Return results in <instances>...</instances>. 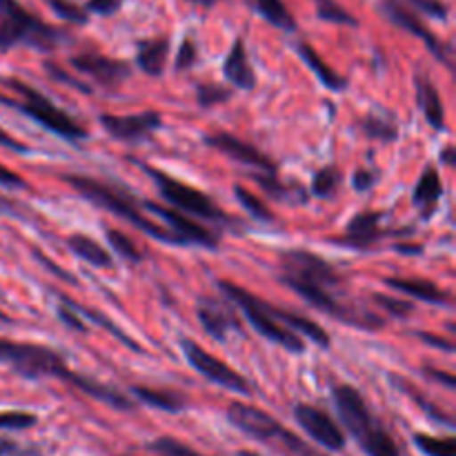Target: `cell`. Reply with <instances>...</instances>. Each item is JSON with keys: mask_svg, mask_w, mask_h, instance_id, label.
Instances as JSON below:
<instances>
[{"mask_svg": "<svg viewBox=\"0 0 456 456\" xmlns=\"http://www.w3.org/2000/svg\"><path fill=\"white\" fill-rule=\"evenodd\" d=\"M279 281L316 310L361 330H381L383 319L359 303L343 301V279L319 254L289 249L281 254Z\"/></svg>", "mask_w": 456, "mask_h": 456, "instance_id": "1", "label": "cell"}, {"mask_svg": "<svg viewBox=\"0 0 456 456\" xmlns=\"http://www.w3.org/2000/svg\"><path fill=\"white\" fill-rule=\"evenodd\" d=\"M0 363L9 365L20 377L56 379V381L67 383V386H74L78 392L96 401H102V403L111 405L114 410H125L127 412V410L134 408V403L123 392L71 370L67 361L52 347L0 338Z\"/></svg>", "mask_w": 456, "mask_h": 456, "instance_id": "2", "label": "cell"}, {"mask_svg": "<svg viewBox=\"0 0 456 456\" xmlns=\"http://www.w3.org/2000/svg\"><path fill=\"white\" fill-rule=\"evenodd\" d=\"M61 178L67 185L74 187L85 200L107 209V212H111L114 216L123 218V221H127L129 225L141 230L142 234H147L150 239L163 240V243L169 245H181V240H178L167 227H160L156 225L154 221H150V218L145 216V212H142V208H138L136 200L129 194H125L123 190H118V187L107 185V183L96 181V178L92 176H80V174H65V176Z\"/></svg>", "mask_w": 456, "mask_h": 456, "instance_id": "3", "label": "cell"}, {"mask_svg": "<svg viewBox=\"0 0 456 456\" xmlns=\"http://www.w3.org/2000/svg\"><path fill=\"white\" fill-rule=\"evenodd\" d=\"M341 423L350 432L352 439L361 445L368 456H401L390 432L377 421L370 410L368 401L363 399L356 387L338 386L332 395Z\"/></svg>", "mask_w": 456, "mask_h": 456, "instance_id": "4", "label": "cell"}, {"mask_svg": "<svg viewBox=\"0 0 456 456\" xmlns=\"http://www.w3.org/2000/svg\"><path fill=\"white\" fill-rule=\"evenodd\" d=\"M4 87L13 94V96H3L0 94V102L13 110L22 111L25 116H29L31 120L40 125V127L49 129L56 136L65 138V141L76 142L87 138V129L83 125L76 123L67 111H62L61 107L53 105L45 94H40L38 89L31 87V85L22 83L18 78H4Z\"/></svg>", "mask_w": 456, "mask_h": 456, "instance_id": "5", "label": "cell"}, {"mask_svg": "<svg viewBox=\"0 0 456 456\" xmlns=\"http://www.w3.org/2000/svg\"><path fill=\"white\" fill-rule=\"evenodd\" d=\"M65 38L61 29L22 7L18 0H0V52L25 45L38 52H52Z\"/></svg>", "mask_w": 456, "mask_h": 456, "instance_id": "6", "label": "cell"}, {"mask_svg": "<svg viewBox=\"0 0 456 456\" xmlns=\"http://www.w3.org/2000/svg\"><path fill=\"white\" fill-rule=\"evenodd\" d=\"M218 289L223 292L225 301H232L240 312H243L248 323L252 325L263 338L276 343V346L292 352V354H303V352H305V343H303V338L298 337L297 332H292V330L281 325L276 319H272L270 310H267V301L254 297L252 292L243 289L240 285L230 283V281H218Z\"/></svg>", "mask_w": 456, "mask_h": 456, "instance_id": "7", "label": "cell"}, {"mask_svg": "<svg viewBox=\"0 0 456 456\" xmlns=\"http://www.w3.org/2000/svg\"><path fill=\"white\" fill-rule=\"evenodd\" d=\"M141 167L145 169L147 176L156 183L160 196L172 205V209H181V214L185 212L187 216L191 214V216L205 218V221H216V223L230 221V216H227V214L223 212V209L218 208L208 194H203V191L196 190V187L187 185V183L178 181V178L169 176V174L160 172V169L150 167V165H141Z\"/></svg>", "mask_w": 456, "mask_h": 456, "instance_id": "8", "label": "cell"}, {"mask_svg": "<svg viewBox=\"0 0 456 456\" xmlns=\"http://www.w3.org/2000/svg\"><path fill=\"white\" fill-rule=\"evenodd\" d=\"M227 419L234 428H239L240 432H245L248 436H254L258 441H265V444H279L281 448L289 450V452L297 454V448H301L303 441L297 435L288 430L283 423L276 421L274 417H270L263 410L254 408V405L245 403H232L227 408Z\"/></svg>", "mask_w": 456, "mask_h": 456, "instance_id": "9", "label": "cell"}, {"mask_svg": "<svg viewBox=\"0 0 456 456\" xmlns=\"http://www.w3.org/2000/svg\"><path fill=\"white\" fill-rule=\"evenodd\" d=\"M181 347H183V354H185L187 363H190L191 368L200 374V377H205L208 381L216 383V386L225 387V390L236 392V395H249V383L245 381V379L240 377V374L236 372L232 365H227L225 361L216 359V356L209 354L208 350H203L199 343L187 341V338L181 343Z\"/></svg>", "mask_w": 456, "mask_h": 456, "instance_id": "10", "label": "cell"}, {"mask_svg": "<svg viewBox=\"0 0 456 456\" xmlns=\"http://www.w3.org/2000/svg\"><path fill=\"white\" fill-rule=\"evenodd\" d=\"M142 209L156 214L167 225V230L181 240V245H200V248L214 249L218 245V240H221L216 232L208 230V227L191 221L190 216H185V214L176 212L172 208H163V205L151 203V200H142Z\"/></svg>", "mask_w": 456, "mask_h": 456, "instance_id": "11", "label": "cell"}, {"mask_svg": "<svg viewBox=\"0 0 456 456\" xmlns=\"http://www.w3.org/2000/svg\"><path fill=\"white\" fill-rule=\"evenodd\" d=\"M294 419H297L298 426L312 436L319 445H323L325 450H332V452H341L346 448V435H343L341 428L337 426L332 417L328 412H323L321 408L310 403H298L294 408Z\"/></svg>", "mask_w": 456, "mask_h": 456, "instance_id": "12", "label": "cell"}, {"mask_svg": "<svg viewBox=\"0 0 456 456\" xmlns=\"http://www.w3.org/2000/svg\"><path fill=\"white\" fill-rule=\"evenodd\" d=\"M205 142H208L209 147H214L216 151H221V154L230 156L236 163L256 169L258 174H276V163L270 156H265L261 150H256L252 142L240 141L234 134H209V136H205Z\"/></svg>", "mask_w": 456, "mask_h": 456, "instance_id": "13", "label": "cell"}, {"mask_svg": "<svg viewBox=\"0 0 456 456\" xmlns=\"http://www.w3.org/2000/svg\"><path fill=\"white\" fill-rule=\"evenodd\" d=\"M71 67L80 74L89 76L96 80L102 87H118L125 80L132 76V65L125 61H116V58L102 56L96 52H83L78 56L71 58Z\"/></svg>", "mask_w": 456, "mask_h": 456, "instance_id": "14", "label": "cell"}, {"mask_svg": "<svg viewBox=\"0 0 456 456\" xmlns=\"http://www.w3.org/2000/svg\"><path fill=\"white\" fill-rule=\"evenodd\" d=\"M379 7H381L383 16H386L387 20H392L396 27H401V29L410 31V34H414L417 38H421L423 43L428 45V49H430V52L435 53L441 62H448L450 65L448 47H445V45L441 43V40L436 38V36L432 34L426 25H423L421 18H419L417 13H414L412 9L403 3V0H381V4H379Z\"/></svg>", "mask_w": 456, "mask_h": 456, "instance_id": "15", "label": "cell"}, {"mask_svg": "<svg viewBox=\"0 0 456 456\" xmlns=\"http://www.w3.org/2000/svg\"><path fill=\"white\" fill-rule=\"evenodd\" d=\"M160 114L159 111H142V114H129V116H111L102 114L101 125L110 136L116 141L125 142H141L150 138L151 134L159 132L160 127Z\"/></svg>", "mask_w": 456, "mask_h": 456, "instance_id": "16", "label": "cell"}, {"mask_svg": "<svg viewBox=\"0 0 456 456\" xmlns=\"http://www.w3.org/2000/svg\"><path fill=\"white\" fill-rule=\"evenodd\" d=\"M383 214L381 212H361L347 223L346 234L334 239V243H341L352 249H370L377 240L387 236V232L381 227Z\"/></svg>", "mask_w": 456, "mask_h": 456, "instance_id": "17", "label": "cell"}, {"mask_svg": "<svg viewBox=\"0 0 456 456\" xmlns=\"http://www.w3.org/2000/svg\"><path fill=\"white\" fill-rule=\"evenodd\" d=\"M199 323L214 341H225L230 330H239V321L236 316L227 310L221 303L212 301V298H200L199 303Z\"/></svg>", "mask_w": 456, "mask_h": 456, "instance_id": "18", "label": "cell"}, {"mask_svg": "<svg viewBox=\"0 0 456 456\" xmlns=\"http://www.w3.org/2000/svg\"><path fill=\"white\" fill-rule=\"evenodd\" d=\"M223 74L239 89H254V85H256V74H254V67L249 62L243 38H236V43L232 45L230 53L223 62Z\"/></svg>", "mask_w": 456, "mask_h": 456, "instance_id": "19", "label": "cell"}, {"mask_svg": "<svg viewBox=\"0 0 456 456\" xmlns=\"http://www.w3.org/2000/svg\"><path fill=\"white\" fill-rule=\"evenodd\" d=\"M387 288L396 289V292L405 294V297L414 298V301L432 303V305H444L450 307V294L444 292L441 288H436L432 281L426 279H399V276H390L386 279Z\"/></svg>", "mask_w": 456, "mask_h": 456, "instance_id": "20", "label": "cell"}, {"mask_svg": "<svg viewBox=\"0 0 456 456\" xmlns=\"http://www.w3.org/2000/svg\"><path fill=\"white\" fill-rule=\"evenodd\" d=\"M414 83H417V102L423 110V116H426V120L430 123L432 129L444 132L445 107H444V98H441L439 89L435 87V83H432L426 74H417Z\"/></svg>", "mask_w": 456, "mask_h": 456, "instance_id": "21", "label": "cell"}, {"mask_svg": "<svg viewBox=\"0 0 456 456\" xmlns=\"http://www.w3.org/2000/svg\"><path fill=\"white\" fill-rule=\"evenodd\" d=\"M267 310H270L272 319H276L281 325H285L288 330L297 332L298 337L312 338V341L321 347H330L328 332H325V330L321 328L319 323H314L312 319H305V316H301V314H294V312L283 310V307L270 305V303H267Z\"/></svg>", "mask_w": 456, "mask_h": 456, "instance_id": "22", "label": "cell"}, {"mask_svg": "<svg viewBox=\"0 0 456 456\" xmlns=\"http://www.w3.org/2000/svg\"><path fill=\"white\" fill-rule=\"evenodd\" d=\"M169 56V38L160 36V38L141 40L136 52V65L138 69L145 71L147 76H160L165 71Z\"/></svg>", "mask_w": 456, "mask_h": 456, "instance_id": "23", "label": "cell"}, {"mask_svg": "<svg viewBox=\"0 0 456 456\" xmlns=\"http://www.w3.org/2000/svg\"><path fill=\"white\" fill-rule=\"evenodd\" d=\"M297 52H298V56L303 58V62H305V65L314 71V76L325 85V87L332 89V92H343V89L347 87V78H343L337 69H332V67H330L328 62L321 58V53L316 52L312 45L298 43Z\"/></svg>", "mask_w": 456, "mask_h": 456, "instance_id": "24", "label": "cell"}, {"mask_svg": "<svg viewBox=\"0 0 456 456\" xmlns=\"http://www.w3.org/2000/svg\"><path fill=\"white\" fill-rule=\"evenodd\" d=\"M132 392L138 401H142V403L151 405V408H156V410H163V412L178 414L187 408L185 395H181V392H176V390L134 386Z\"/></svg>", "mask_w": 456, "mask_h": 456, "instance_id": "25", "label": "cell"}, {"mask_svg": "<svg viewBox=\"0 0 456 456\" xmlns=\"http://www.w3.org/2000/svg\"><path fill=\"white\" fill-rule=\"evenodd\" d=\"M441 194H444V183H441L439 172L435 167H428L423 172V176L419 178L417 187H414L412 200L419 209L423 212V216L430 218L432 212H435L436 203L441 200Z\"/></svg>", "mask_w": 456, "mask_h": 456, "instance_id": "26", "label": "cell"}, {"mask_svg": "<svg viewBox=\"0 0 456 456\" xmlns=\"http://www.w3.org/2000/svg\"><path fill=\"white\" fill-rule=\"evenodd\" d=\"M67 245H69V249L76 254V256L83 258V261L89 263V265L101 267V270H111V267H114V258H111V254L107 252L98 240L89 239V236L71 234L69 239H67Z\"/></svg>", "mask_w": 456, "mask_h": 456, "instance_id": "27", "label": "cell"}, {"mask_svg": "<svg viewBox=\"0 0 456 456\" xmlns=\"http://www.w3.org/2000/svg\"><path fill=\"white\" fill-rule=\"evenodd\" d=\"M61 303H65V305L69 307V310H74L76 314L83 316V319H85V316H87V319L94 321V323H96V325H102V330H107V332H110V334H114V338H118V341L123 343L125 347H129V350L142 352V347L138 346L136 341H132V338H129L127 334H125L123 330L118 328V325L111 323V321L107 319V316H102L101 312H94V310H89V307L78 305V303H74V301H71V298H67V297H61Z\"/></svg>", "mask_w": 456, "mask_h": 456, "instance_id": "28", "label": "cell"}, {"mask_svg": "<svg viewBox=\"0 0 456 456\" xmlns=\"http://www.w3.org/2000/svg\"><path fill=\"white\" fill-rule=\"evenodd\" d=\"M254 9L265 18L270 25L279 27L283 31H294L297 29V20L289 13V9L285 7L283 0H252Z\"/></svg>", "mask_w": 456, "mask_h": 456, "instance_id": "29", "label": "cell"}, {"mask_svg": "<svg viewBox=\"0 0 456 456\" xmlns=\"http://www.w3.org/2000/svg\"><path fill=\"white\" fill-rule=\"evenodd\" d=\"M363 132L374 141H396L399 138V127H396L395 118L386 114H370L363 120Z\"/></svg>", "mask_w": 456, "mask_h": 456, "instance_id": "30", "label": "cell"}, {"mask_svg": "<svg viewBox=\"0 0 456 456\" xmlns=\"http://www.w3.org/2000/svg\"><path fill=\"white\" fill-rule=\"evenodd\" d=\"M234 194H236V200L243 205V209L249 214V216L256 218V221H263V223L274 221V214H272V209L267 208L265 200H263L261 196L252 194V191L245 190L243 185H234Z\"/></svg>", "mask_w": 456, "mask_h": 456, "instance_id": "31", "label": "cell"}, {"mask_svg": "<svg viewBox=\"0 0 456 456\" xmlns=\"http://www.w3.org/2000/svg\"><path fill=\"white\" fill-rule=\"evenodd\" d=\"M414 445L426 456H456V441L452 436L436 439L430 435H414Z\"/></svg>", "mask_w": 456, "mask_h": 456, "instance_id": "32", "label": "cell"}, {"mask_svg": "<svg viewBox=\"0 0 456 456\" xmlns=\"http://www.w3.org/2000/svg\"><path fill=\"white\" fill-rule=\"evenodd\" d=\"M341 185V172L337 167H323L314 174L312 181V194L319 199H330Z\"/></svg>", "mask_w": 456, "mask_h": 456, "instance_id": "33", "label": "cell"}, {"mask_svg": "<svg viewBox=\"0 0 456 456\" xmlns=\"http://www.w3.org/2000/svg\"><path fill=\"white\" fill-rule=\"evenodd\" d=\"M45 3L52 7V12L56 16H61L62 20L74 22V25H87L89 22V13L87 9L76 4L74 0H45Z\"/></svg>", "mask_w": 456, "mask_h": 456, "instance_id": "34", "label": "cell"}, {"mask_svg": "<svg viewBox=\"0 0 456 456\" xmlns=\"http://www.w3.org/2000/svg\"><path fill=\"white\" fill-rule=\"evenodd\" d=\"M314 3H316V13H319L321 20L356 27V18L352 16L350 12H346L337 0H314Z\"/></svg>", "mask_w": 456, "mask_h": 456, "instance_id": "35", "label": "cell"}, {"mask_svg": "<svg viewBox=\"0 0 456 456\" xmlns=\"http://www.w3.org/2000/svg\"><path fill=\"white\" fill-rule=\"evenodd\" d=\"M107 240H110L111 248L116 249V254H118L120 258H125V261L138 263L142 258L141 249L136 248V243H134V240L129 239V236L125 234V232L107 230Z\"/></svg>", "mask_w": 456, "mask_h": 456, "instance_id": "36", "label": "cell"}, {"mask_svg": "<svg viewBox=\"0 0 456 456\" xmlns=\"http://www.w3.org/2000/svg\"><path fill=\"white\" fill-rule=\"evenodd\" d=\"M150 450L159 456H203L196 452L194 448H190V445L181 444L178 439H172V436H160V439L151 441Z\"/></svg>", "mask_w": 456, "mask_h": 456, "instance_id": "37", "label": "cell"}, {"mask_svg": "<svg viewBox=\"0 0 456 456\" xmlns=\"http://www.w3.org/2000/svg\"><path fill=\"white\" fill-rule=\"evenodd\" d=\"M232 92L230 89L221 87V85H199L196 89V98H199V105L203 107H212L218 105L223 101H230Z\"/></svg>", "mask_w": 456, "mask_h": 456, "instance_id": "38", "label": "cell"}, {"mask_svg": "<svg viewBox=\"0 0 456 456\" xmlns=\"http://www.w3.org/2000/svg\"><path fill=\"white\" fill-rule=\"evenodd\" d=\"M374 301H377L387 314L396 316V319H405V316L414 312V303L403 301V298H392V297H383V294H374Z\"/></svg>", "mask_w": 456, "mask_h": 456, "instance_id": "39", "label": "cell"}, {"mask_svg": "<svg viewBox=\"0 0 456 456\" xmlns=\"http://www.w3.org/2000/svg\"><path fill=\"white\" fill-rule=\"evenodd\" d=\"M36 423L38 419L29 412H0V430H27Z\"/></svg>", "mask_w": 456, "mask_h": 456, "instance_id": "40", "label": "cell"}, {"mask_svg": "<svg viewBox=\"0 0 456 456\" xmlns=\"http://www.w3.org/2000/svg\"><path fill=\"white\" fill-rule=\"evenodd\" d=\"M196 61H199V49H196L194 38H185V40H183V43H181V47H178V53H176V69H178V71L191 69V67L196 65Z\"/></svg>", "mask_w": 456, "mask_h": 456, "instance_id": "41", "label": "cell"}, {"mask_svg": "<svg viewBox=\"0 0 456 456\" xmlns=\"http://www.w3.org/2000/svg\"><path fill=\"white\" fill-rule=\"evenodd\" d=\"M417 12L428 13L432 18H439V20H445L448 18V4L444 0H408Z\"/></svg>", "mask_w": 456, "mask_h": 456, "instance_id": "42", "label": "cell"}, {"mask_svg": "<svg viewBox=\"0 0 456 456\" xmlns=\"http://www.w3.org/2000/svg\"><path fill=\"white\" fill-rule=\"evenodd\" d=\"M0 185L12 187V190H25L27 183L22 181V178L18 176L16 172H12V169H7V167H4V165H0ZM0 208L9 209V208H12V205H9V200L0 199Z\"/></svg>", "mask_w": 456, "mask_h": 456, "instance_id": "43", "label": "cell"}, {"mask_svg": "<svg viewBox=\"0 0 456 456\" xmlns=\"http://www.w3.org/2000/svg\"><path fill=\"white\" fill-rule=\"evenodd\" d=\"M45 71H47V74L52 76L53 80H58V83H67V85H71V87L80 89V92H85V94L92 92V89H89L87 85L80 83V80H76V78H71V76L67 74V71H62L61 67L56 65V62H45Z\"/></svg>", "mask_w": 456, "mask_h": 456, "instance_id": "44", "label": "cell"}, {"mask_svg": "<svg viewBox=\"0 0 456 456\" xmlns=\"http://www.w3.org/2000/svg\"><path fill=\"white\" fill-rule=\"evenodd\" d=\"M58 316H61V321L67 325V328L76 330V332H87V323H85L74 310H69L65 303H61V307H58Z\"/></svg>", "mask_w": 456, "mask_h": 456, "instance_id": "45", "label": "cell"}, {"mask_svg": "<svg viewBox=\"0 0 456 456\" xmlns=\"http://www.w3.org/2000/svg\"><path fill=\"white\" fill-rule=\"evenodd\" d=\"M120 4H123V0H87V4H85V9L94 13H101V16H111V13H116L120 9Z\"/></svg>", "mask_w": 456, "mask_h": 456, "instance_id": "46", "label": "cell"}, {"mask_svg": "<svg viewBox=\"0 0 456 456\" xmlns=\"http://www.w3.org/2000/svg\"><path fill=\"white\" fill-rule=\"evenodd\" d=\"M34 256L38 258L40 263H43V267H45V270H49V272H52V274H56L58 279H62V281H69V283H76V279H74V276H71V274H67L65 270H61V267H58L56 263L52 261V258H47V256H45V254L40 252V249H34Z\"/></svg>", "mask_w": 456, "mask_h": 456, "instance_id": "47", "label": "cell"}, {"mask_svg": "<svg viewBox=\"0 0 456 456\" xmlns=\"http://www.w3.org/2000/svg\"><path fill=\"white\" fill-rule=\"evenodd\" d=\"M374 183H377V174H374L372 169H359V172L354 174V190L368 191Z\"/></svg>", "mask_w": 456, "mask_h": 456, "instance_id": "48", "label": "cell"}, {"mask_svg": "<svg viewBox=\"0 0 456 456\" xmlns=\"http://www.w3.org/2000/svg\"><path fill=\"white\" fill-rule=\"evenodd\" d=\"M0 147H4V150H12V151H20V154L29 151V147H27L25 142H20L18 138L9 136L3 127H0Z\"/></svg>", "mask_w": 456, "mask_h": 456, "instance_id": "49", "label": "cell"}, {"mask_svg": "<svg viewBox=\"0 0 456 456\" xmlns=\"http://www.w3.org/2000/svg\"><path fill=\"white\" fill-rule=\"evenodd\" d=\"M417 337L421 338L423 343H428V346L441 347V350H448V352H452V350H454V346H452V343H450V341H445V338H441V337H436V334H430V332H419Z\"/></svg>", "mask_w": 456, "mask_h": 456, "instance_id": "50", "label": "cell"}, {"mask_svg": "<svg viewBox=\"0 0 456 456\" xmlns=\"http://www.w3.org/2000/svg\"><path fill=\"white\" fill-rule=\"evenodd\" d=\"M428 374H430L432 379H435V381H444L445 386L450 387V390H454V377L452 374H444V372H436V370H432V368H428Z\"/></svg>", "mask_w": 456, "mask_h": 456, "instance_id": "51", "label": "cell"}, {"mask_svg": "<svg viewBox=\"0 0 456 456\" xmlns=\"http://www.w3.org/2000/svg\"><path fill=\"white\" fill-rule=\"evenodd\" d=\"M16 452H18V445L13 444V441L3 439V436H0V456H12Z\"/></svg>", "mask_w": 456, "mask_h": 456, "instance_id": "52", "label": "cell"}, {"mask_svg": "<svg viewBox=\"0 0 456 456\" xmlns=\"http://www.w3.org/2000/svg\"><path fill=\"white\" fill-rule=\"evenodd\" d=\"M396 249L403 254H421L423 248H419V245H396Z\"/></svg>", "mask_w": 456, "mask_h": 456, "instance_id": "53", "label": "cell"}, {"mask_svg": "<svg viewBox=\"0 0 456 456\" xmlns=\"http://www.w3.org/2000/svg\"><path fill=\"white\" fill-rule=\"evenodd\" d=\"M452 156H454V150H452V147H448V150L444 151V160H445V165H452V163H454Z\"/></svg>", "mask_w": 456, "mask_h": 456, "instance_id": "54", "label": "cell"}, {"mask_svg": "<svg viewBox=\"0 0 456 456\" xmlns=\"http://www.w3.org/2000/svg\"><path fill=\"white\" fill-rule=\"evenodd\" d=\"M191 3H203V4H212V3H216V0H191Z\"/></svg>", "mask_w": 456, "mask_h": 456, "instance_id": "55", "label": "cell"}, {"mask_svg": "<svg viewBox=\"0 0 456 456\" xmlns=\"http://www.w3.org/2000/svg\"><path fill=\"white\" fill-rule=\"evenodd\" d=\"M303 456H323V454L314 452V450H307V452H305V454H303Z\"/></svg>", "mask_w": 456, "mask_h": 456, "instance_id": "56", "label": "cell"}, {"mask_svg": "<svg viewBox=\"0 0 456 456\" xmlns=\"http://www.w3.org/2000/svg\"><path fill=\"white\" fill-rule=\"evenodd\" d=\"M239 456H256V454H249V452H239Z\"/></svg>", "mask_w": 456, "mask_h": 456, "instance_id": "57", "label": "cell"}, {"mask_svg": "<svg viewBox=\"0 0 456 456\" xmlns=\"http://www.w3.org/2000/svg\"><path fill=\"white\" fill-rule=\"evenodd\" d=\"M0 321H7V316H4L3 312H0Z\"/></svg>", "mask_w": 456, "mask_h": 456, "instance_id": "58", "label": "cell"}]
</instances>
